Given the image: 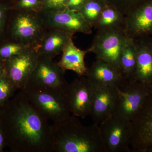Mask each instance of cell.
<instances>
[{
	"mask_svg": "<svg viewBox=\"0 0 152 152\" xmlns=\"http://www.w3.org/2000/svg\"><path fill=\"white\" fill-rule=\"evenodd\" d=\"M0 124L11 152H53L51 125L21 90L0 110Z\"/></svg>",
	"mask_w": 152,
	"mask_h": 152,
	"instance_id": "6da1fadb",
	"label": "cell"
},
{
	"mask_svg": "<svg viewBox=\"0 0 152 152\" xmlns=\"http://www.w3.org/2000/svg\"><path fill=\"white\" fill-rule=\"evenodd\" d=\"M51 126L53 152H107L99 125L86 126L72 115Z\"/></svg>",
	"mask_w": 152,
	"mask_h": 152,
	"instance_id": "7a4b0ae2",
	"label": "cell"
},
{
	"mask_svg": "<svg viewBox=\"0 0 152 152\" xmlns=\"http://www.w3.org/2000/svg\"><path fill=\"white\" fill-rule=\"evenodd\" d=\"M21 91L38 113L48 121L57 122L70 116L66 91L28 86Z\"/></svg>",
	"mask_w": 152,
	"mask_h": 152,
	"instance_id": "3957f363",
	"label": "cell"
},
{
	"mask_svg": "<svg viewBox=\"0 0 152 152\" xmlns=\"http://www.w3.org/2000/svg\"><path fill=\"white\" fill-rule=\"evenodd\" d=\"M128 37L123 28L98 31L87 51L94 53L96 59L107 63L121 72L120 56Z\"/></svg>",
	"mask_w": 152,
	"mask_h": 152,
	"instance_id": "277c9868",
	"label": "cell"
},
{
	"mask_svg": "<svg viewBox=\"0 0 152 152\" xmlns=\"http://www.w3.org/2000/svg\"><path fill=\"white\" fill-rule=\"evenodd\" d=\"M118 96L114 114L132 122L152 92V87L126 79L118 87Z\"/></svg>",
	"mask_w": 152,
	"mask_h": 152,
	"instance_id": "5b68a950",
	"label": "cell"
},
{
	"mask_svg": "<svg viewBox=\"0 0 152 152\" xmlns=\"http://www.w3.org/2000/svg\"><path fill=\"white\" fill-rule=\"evenodd\" d=\"M99 126L107 152H132V122L113 114Z\"/></svg>",
	"mask_w": 152,
	"mask_h": 152,
	"instance_id": "8992f818",
	"label": "cell"
},
{
	"mask_svg": "<svg viewBox=\"0 0 152 152\" xmlns=\"http://www.w3.org/2000/svg\"><path fill=\"white\" fill-rule=\"evenodd\" d=\"M52 59L48 56L39 54L35 68L26 86L66 91L69 83L65 79V71L58 64L54 63Z\"/></svg>",
	"mask_w": 152,
	"mask_h": 152,
	"instance_id": "52a82bcc",
	"label": "cell"
},
{
	"mask_svg": "<svg viewBox=\"0 0 152 152\" xmlns=\"http://www.w3.org/2000/svg\"><path fill=\"white\" fill-rule=\"evenodd\" d=\"M132 124V152H152V92Z\"/></svg>",
	"mask_w": 152,
	"mask_h": 152,
	"instance_id": "ba28073f",
	"label": "cell"
},
{
	"mask_svg": "<svg viewBox=\"0 0 152 152\" xmlns=\"http://www.w3.org/2000/svg\"><path fill=\"white\" fill-rule=\"evenodd\" d=\"M39 53L31 47L4 62L6 75L18 90L23 89L27 83L37 63Z\"/></svg>",
	"mask_w": 152,
	"mask_h": 152,
	"instance_id": "9c48e42d",
	"label": "cell"
},
{
	"mask_svg": "<svg viewBox=\"0 0 152 152\" xmlns=\"http://www.w3.org/2000/svg\"><path fill=\"white\" fill-rule=\"evenodd\" d=\"M42 21L36 15L29 13L15 14L8 23L7 32L10 40L32 45L40 38Z\"/></svg>",
	"mask_w": 152,
	"mask_h": 152,
	"instance_id": "30bf717a",
	"label": "cell"
},
{
	"mask_svg": "<svg viewBox=\"0 0 152 152\" xmlns=\"http://www.w3.org/2000/svg\"><path fill=\"white\" fill-rule=\"evenodd\" d=\"M94 86L85 76H79L69 84L65 94L70 113L85 118L90 115Z\"/></svg>",
	"mask_w": 152,
	"mask_h": 152,
	"instance_id": "8fae6325",
	"label": "cell"
},
{
	"mask_svg": "<svg viewBox=\"0 0 152 152\" xmlns=\"http://www.w3.org/2000/svg\"><path fill=\"white\" fill-rule=\"evenodd\" d=\"M44 21L48 26L63 30L74 34L77 33L90 34L93 26L80 12L68 8L61 10L48 11L45 14Z\"/></svg>",
	"mask_w": 152,
	"mask_h": 152,
	"instance_id": "7c38bea8",
	"label": "cell"
},
{
	"mask_svg": "<svg viewBox=\"0 0 152 152\" xmlns=\"http://www.w3.org/2000/svg\"><path fill=\"white\" fill-rule=\"evenodd\" d=\"M93 86L94 91L90 115L94 124L99 125L114 113L118 99V87Z\"/></svg>",
	"mask_w": 152,
	"mask_h": 152,
	"instance_id": "4fadbf2b",
	"label": "cell"
},
{
	"mask_svg": "<svg viewBox=\"0 0 152 152\" xmlns=\"http://www.w3.org/2000/svg\"><path fill=\"white\" fill-rule=\"evenodd\" d=\"M125 17V31L129 37L134 39L152 31V3L129 11Z\"/></svg>",
	"mask_w": 152,
	"mask_h": 152,
	"instance_id": "5bb4252c",
	"label": "cell"
},
{
	"mask_svg": "<svg viewBox=\"0 0 152 152\" xmlns=\"http://www.w3.org/2000/svg\"><path fill=\"white\" fill-rule=\"evenodd\" d=\"M93 85L119 87L125 81L122 74L103 61L96 59L88 69L85 76Z\"/></svg>",
	"mask_w": 152,
	"mask_h": 152,
	"instance_id": "9a60e30c",
	"label": "cell"
},
{
	"mask_svg": "<svg viewBox=\"0 0 152 152\" xmlns=\"http://www.w3.org/2000/svg\"><path fill=\"white\" fill-rule=\"evenodd\" d=\"M40 38L36 49L39 54L54 57L62 52L73 34L63 30L54 29Z\"/></svg>",
	"mask_w": 152,
	"mask_h": 152,
	"instance_id": "2e32d148",
	"label": "cell"
},
{
	"mask_svg": "<svg viewBox=\"0 0 152 152\" xmlns=\"http://www.w3.org/2000/svg\"><path fill=\"white\" fill-rule=\"evenodd\" d=\"M87 53V50H82L76 47L71 38L63 50L61 59L57 64L64 70L72 71L79 76H85L88 69L85 62Z\"/></svg>",
	"mask_w": 152,
	"mask_h": 152,
	"instance_id": "e0dca14e",
	"label": "cell"
},
{
	"mask_svg": "<svg viewBox=\"0 0 152 152\" xmlns=\"http://www.w3.org/2000/svg\"><path fill=\"white\" fill-rule=\"evenodd\" d=\"M134 43L137 63L132 80L152 87V49L147 46H139Z\"/></svg>",
	"mask_w": 152,
	"mask_h": 152,
	"instance_id": "ac0fdd59",
	"label": "cell"
},
{
	"mask_svg": "<svg viewBox=\"0 0 152 152\" xmlns=\"http://www.w3.org/2000/svg\"><path fill=\"white\" fill-rule=\"evenodd\" d=\"M137 63V50L134 39L128 37L120 58L121 72L127 80H132Z\"/></svg>",
	"mask_w": 152,
	"mask_h": 152,
	"instance_id": "d6986e66",
	"label": "cell"
},
{
	"mask_svg": "<svg viewBox=\"0 0 152 152\" xmlns=\"http://www.w3.org/2000/svg\"><path fill=\"white\" fill-rule=\"evenodd\" d=\"M125 21L126 17L121 11L106 6L94 27L98 31L113 28L125 30Z\"/></svg>",
	"mask_w": 152,
	"mask_h": 152,
	"instance_id": "ffe728a7",
	"label": "cell"
},
{
	"mask_svg": "<svg viewBox=\"0 0 152 152\" xmlns=\"http://www.w3.org/2000/svg\"><path fill=\"white\" fill-rule=\"evenodd\" d=\"M32 46V45L6 39L0 42V61L4 62Z\"/></svg>",
	"mask_w": 152,
	"mask_h": 152,
	"instance_id": "44dd1931",
	"label": "cell"
},
{
	"mask_svg": "<svg viewBox=\"0 0 152 152\" xmlns=\"http://www.w3.org/2000/svg\"><path fill=\"white\" fill-rule=\"evenodd\" d=\"M105 6L96 0H87L80 12L94 27Z\"/></svg>",
	"mask_w": 152,
	"mask_h": 152,
	"instance_id": "7402d4cb",
	"label": "cell"
},
{
	"mask_svg": "<svg viewBox=\"0 0 152 152\" xmlns=\"http://www.w3.org/2000/svg\"><path fill=\"white\" fill-rule=\"evenodd\" d=\"M17 90L16 87L6 75L0 78V110L14 96Z\"/></svg>",
	"mask_w": 152,
	"mask_h": 152,
	"instance_id": "603a6c76",
	"label": "cell"
},
{
	"mask_svg": "<svg viewBox=\"0 0 152 152\" xmlns=\"http://www.w3.org/2000/svg\"><path fill=\"white\" fill-rule=\"evenodd\" d=\"M10 7L0 2V42L6 39Z\"/></svg>",
	"mask_w": 152,
	"mask_h": 152,
	"instance_id": "cb8c5ba5",
	"label": "cell"
},
{
	"mask_svg": "<svg viewBox=\"0 0 152 152\" xmlns=\"http://www.w3.org/2000/svg\"><path fill=\"white\" fill-rule=\"evenodd\" d=\"M66 0H45V6L48 11L61 10L66 8Z\"/></svg>",
	"mask_w": 152,
	"mask_h": 152,
	"instance_id": "d4e9b609",
	"label": "cell"
},
{
	"mask_svg": "<svg viewBox=\"0 0 152 152\" xmlns=\"http://www.w3.org/2000/svg\"><path fill=\"white\" fill-rule=\"evenodd\" d=\"M39 0H20L16 8L20 10H34L37 7Z\"/></svg>",
	"mask_w": 152,
	"mask_h": 152,
	"instance_id": "484cf974",
	"label": "cell"
},
{
	"mask_svg": "<svg viewBox=\"0 0 152 152\" xmlns=\"http://www.w3.org/2000/svg\"><path fill=\"white\" fill-rule=\"evenodd\" d=\"M87 0H66V8L80 12Z\"/></svg>",
	"mask_w": 152,
	"mask_h": 152,
	"instance_id": "4316f807",
	"label": "cell"
},
{
	"mask_svg": "<svg viewBox=\"0 0 152 152\" xmlns=\"http://www.w3.org/2000/svg\"><path fill=\"white\" fill-rule=\"evenodd\" d=\"M6 145L5 138L1 126L0 124V152H3L4 148Z\"/></svg>",
	"mask_w": 152,
	"mask_h": 152,
	"instance_id": "83f0119b",
	"label": "cell"
},
{
	"mask_svg": "<svg viewBox=\"0 0 152 152\" xmlns=\"http://www.w3.org/2000/svg\"><path fill=\"white\" fill-rule=\"evenodd\" d=\"M5 75L4 62L0 61V78Z\"/></svg>",
	"mask_w": 152,
	"mask_h": 152,
	"instance_id": "f1b7e54d",
	"label": "cell"
}]
</instances>
